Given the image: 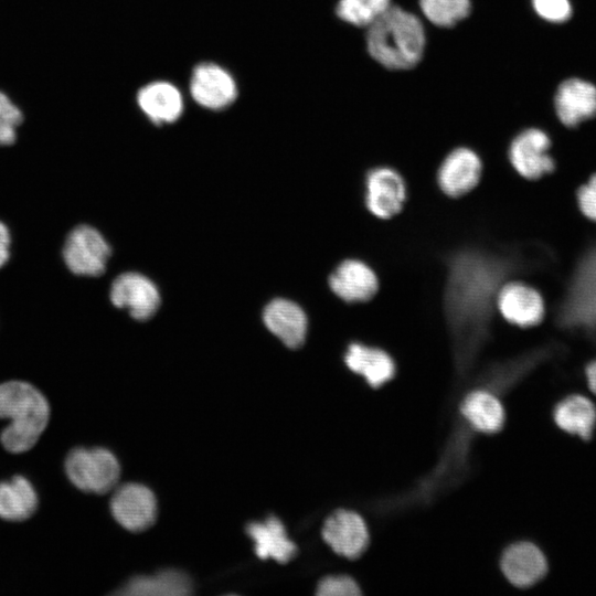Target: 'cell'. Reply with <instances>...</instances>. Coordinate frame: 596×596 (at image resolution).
<instances>
[{"label":"cell","mask_w":596,"mask_h":596,"mask_svg":"<svg viewBox=\"0 0 596 596\" xmlns=\"http://www.w3.org/2000/svg\"><path fill=\"white\" fill-rule=\"evenodd\" d=\"M0 419L10 424L0 433V444L10 454L31 450L39 441L51 419L46 396L24 380L0 383Z\"/></svg>","instance_id":"6da1fadb"},{"label":"cell","mask_w":596,"mask_h":596,"mask_svg":"<svg viewBox=\"0 0 596 596\" xmlns=\"http://www.w3.org/2000/svg\"><path fill=\"white\" fill-rule=\"evenodd\" d=\"M426 36L422 21L391 6L368 26L366 49L373 60L389 70H408L423 57Z\"/></svg>","instance_id":"7a4b0ae2"},{"label":"cell","mask_w":596,"mask_h":596,"mask_svg":"<svg viewBox=\"0 0 596 596\" xmlns=\"http://www.w3.org/2000/svg\"><path fill=\"white\" fill-rule=\"evenodd\" d=\"M557 321L566 329L596 331V244L576 265L561 301Z\"/></svg>","instance_id":"3957f363"},{"label":"cell","mask_w":596,"mask_h":596,"mask_svg":"<svg viewBox=\"0 0 596 596\" xmlns=\"http://www.w3.org/2000/svg\"><path fill=\"white\" fill-rule=\"evenodd\" d=\"M68 481L86 493L104 494L116 488L120 465L116 456L103 447H75L64 459Z\"/></svg>","instance_id":"277c9868"},{"label":"cell","mask_w":596,"mask_h":596,"mask_svg":"<svg viewBox=\"0 0 596 596\" xmlns=\"http://www.w3.org/2000/svg\"><path fill=\"white\" fill-rule=\"evenodd\" d=\"M111 249L103 234L94 226L78 224L66 234L62 259L66 269L79 277H98L106 270Z\"/></svg>","instance_id":"5b68a950"},{"label":"cell","mask_w":596,"mask_h":596,"mask_svg":"<svg viewBox=\"0 0 596 596\" xmlns=\"http://www.w3.org/2000/svg\"><path fill=\"white\" fill-rule=\"evenodd\" d=\"M109 509L116 522L132 532L149 528L157 517V501L153 492L137 482H128L115 488Z\"/></svg>","instance_id":"8992f818"},{"label":"cell","mask_w":596,"mask_h":596,"mask_svg":"<svg viewBox=\"0 0 596 596\" xmlns=\"http://www.w3.org/2000/svg\"><path fill=\"white\" fill-rule=\"evenodd\" d=\"M550 137L539 128H528L514 137L509 148V159L514 170L528 180L551 173L555 162L549 149Z\"/></svg>","instance_id":"52a82bcc"},{"label":"cell","mask_w":596,"mask_h":596,"mask_svg":"<svg viewBox=\"0 0 596 596\" xmlns=\"http://www.w3.org/2000/svg\"><path fill=\"white\" fill-rule=\"evenodd\" d=\"M189 89L198 105L211 110L228 107L238 94L232 75L214 63H201L193 68Z\"/></svg>","instance_id":"ba28073f"},{"label":"cell","mask_w":596,"mask_h":596,"mask_svg":"<svg viewBox=\"0 0 596 596\" xmlns=\"http://www.w3.org/2000/svg\"><path fill=\"white\" fill-rule=\"evenodd\" d=\"M406 201V184L392 168L372 169L365 178L364 202L368 211L382 220L397 215Z\"/></svg>","instance_id":"9c48e42d"},{"label":"cell","mask_w":596,"mask_h":596,"mask_svg":"<svg viewBox=\"0 0 596 596\" xmlns=\"http://www.w3.org/2000/svg\"><path fill=\"white\" fill-rule=\"evenodd\" d=\"M109 298L115 307L127 309L137 320L150 318L160 304L159 291L155 284L137 273L117 276L111 283Z\"/></svg>","instance_id":"30bf717a"},{"label":"cell","mask_w":596,"mask_h":596,"mask_svg":"<svg viewBox=\"0 0 596 596\" xmlns=\"http://www.w3.org/2000/svg\"><path fill=\"white\" fill-rule=\"evenodd\" d=\"M482 162L479 156L467 147L450 151L439 166L437 183L450 198H459L473 190L480 181Z\"/></svg>","instance_id":"8fae6325"},{"label":"cell","mask_w":596,"mask_h":596,"mask_svg":"<svg viewBox=\"0 0 596 596\" xmlns=\"http://www.w3.org/2000/svg\"><path fill=\"white\" fill-rule=\"evenodd\" d=\"M496 304L501 316L519 327L535 326L544 316V302L539 291L520 281H510L500 287Z\"/></svg>","instance_id":"7c38bea8"},{"label":"cell","mask_w":596,"mask_h":596,"mask_svg":"<svg viewBox=\"0 0 596 596\" xmlns=\"http://www.w3.org/2000/svg\"><path fill=\"white\" fill-rule=\"evenodd\" d=\"M322 538L337 554L348 558L361 555L369 543L365 522L349 510H338L326 520Z\"/></svg>","instance_id":"4fadbf2b"},{"label":"cell","mask_w":596,"mask_h":596,"mask_svg":"<svg viewBox=\"0 0 596 596\" xmlns=\"http://www.w3.org/2000/svg\"><path fill=\"white\" fill-rule=\"evenodd\" d=\"M554 106L564 126L576 127L596 116V86L582 78L565 79L556 89Z\"/></svg>","instance_id":"5bb4252c"},{"label":"cell","mask_w":596,"mask_h":596,"mask_svg":"<svg viewBox=\"0 0 596 596\" xmlns=\"http://www.w3.org/2000/svg\"><path fill=\"white\" fill-rule=\"evenodd\" d=\"M333 294L347 302H364L372 299L379 290L375 272L364 262L345 259L329 277Z\"/></svg>","instance_id":"9a60e30c"},{"label":"cell","mask_w":596,"mask_h":596,"mask_svg":"<svg viewBox=\"0 0 596 596\" xmlns=\"http://www.w3.org/2000/svg\"><path fill=\"white\" fill-rule=\"evenodd\" d=\"M505 577L518 587L538 583L546 573L547 564L541 550L532 543L521 542L509 546L501 558Z\"/></svg>","instance_id":"2e32d148"},{"label":"cell","mask_w":596,"mask_h":596,"mask_svg":"<svg viewBox=\"0 0 596 596\" xmlns=\"http://www.w3.org/2000/svg\"><path fill=\"white\" fill-rule=\"evenodd\" d=\"M264 322L288 348L300 347L307 334L308 320L305 311L286 299L270 301L264 310Z\"/></svg>","instance_id":"e0dca14e"},{"label":"cell","mask_w":596,"mask_h":596,"mask_svg":"<svg viewBox=\"0 0 596 596\" xmlns=\"http://www.w3.org/2000/svg\"><path fill=\"white\" fill-rule=\"evenodd\" d=\"M140 110L155 124H171L183 111L180 91L168 82H153L141 87L136 96Z\"/></svg>","instance_id":"ac0fdd59"},{"label":"cell","mask_w":596,"mask_h":596,"mask_svg":"<svg viewBox=\"0 0 596 596\" xmlns=\"http://www.w3.org/2000/svg\"><path fill=\"white\" fill-rule=\"evenodd\" d=\"M246 532L259 558H273L279 563H286L297 553L295 543L288 538L284 524L276 517L247 524Z\"/></svg>","instance_id":"d6986e66"},{"label":"cell","mask_w":596,"mask_h":596,"mask_svg":"<svg viewBox=\"0 0 596 596\" xmlns=\"http://www.w3.org/2000/svg\"><path fill=\"white\" fill-rule=\"evenodd\" d=\"M454 279L450 292V296L455 298L453 304H458L456 306H460L465 311H487L489 301L493 297L491 295L498 292L499 276L493 278L492 274L485 268L480 278L471 279L466 263L462 266L458 265Z\"/></svg>","instance_id":"ffe728a7"},{"label":"cell","mask_w":596,"mask_h":596,"mask_svg":"<svg viewBox=\"0 0 596 596\" xmlns=\"http://www.w3.org/2000/svg\"><path fill=\"white\" fill-rule=\"evenodd\" d=\"M344 362L373 387L383 385L395 374L394 361L385 351L362 343L354 342L348 347Z\"/></svg>","instance_id":"44dd1931"},{"label":"cell","mask_w":596,"mask_h":596,"mask_svg":"<svg viewBox=\"0 0 596 596\" xmlns=\"http://www.w3.org/2000/svg\"><path fill=\"white\" fill-rule=\"evenodd\" d=\"M39 497L32 482L21 475L0 481V519L23 522L36 511Z\"/></svg>","instance_id":"7402d4cb"},{"label":"cell","mask_w":596,"mask_h":596,"mask_svg":"<svg viewBox=\"0 0 596 596\" xmlns=\"http://www.w3.org/2000/svg\"><path fill=\"white\" fill-rule=\"evenodd\" d=\"M192 583L178 570H163L153 575L130 578L116 593L125 596H185L191 594Z\"/></svg>","instance_id":"603a6c76"},{"label":"cell","mask_w":596,"mask_h":596,"mask_svg":"<svg viewBox=\"0 0 596 596\" xmlns=\"http://www.w3.org/2000/svg\"><path fill=\"white\" fill-rule=\"evenodd\" d=\"M554 421L561 429L588 439L596 426V407L585 396L570 395L555 406Z\"/></svg>","instance_id":"cb8c5ba5"},{"label":"cell","mask_w":596,"mask_h":596,"mask_svg":"<svg viewBox=\"0 0 596 596\" xmlns=\"http://www.w3.org/2000/svg\"><path fill=\"white\" fill-rule=\"evenodd\" d=\"M461 413L471 426L482 433H496L504 422V412L499 400L485 391L469 394L462 405Z\"/></svg>","instance_id":"d4e9b609"},{"label":"cell","mask_w":596,"mask_h":596,"mask_svg":"<svg viewBox=\"0 0 596 596\" xmlns=\"http://www.w3.org/2000/svg\"><path fill=\"white\" fill-rule=\"evenodd\" d=\"M425 18L440 28H450L467 18L471 10L470 0H419Z\"/></svg>","instance_id":"484cf974"},{"label":"cell","mask_w":596,"mask_h":596,"mask_svg":"<svg viewBox=\"0 0 596 596\" xmlns=\"http://www.w3.org/2000/svg\"><path fill=\"white\" fill-rule=\"evenodd\" d=\"M391 6V0H339L336 13L351 25L368 28Z\"/></svg>","instance_id":"4316f807"},{"label":"cell","mask_w":596,"mask_h":596,"mask_svg":"<svg viewBox=\"0 0 596 596\" xmlns=\"http://www.w3.org/2000/svg\"><path fill=\"white\" fill-rule=\"evenodd\" d=\"M23 114L10 97L0 91V147L11 146L17 140V130Z\"/></svg>","instance_id":"83f0119b"},{"label":"cell","mask_w":596,"mask_h":596,"mask_svg":"<svg viewBox=\"0 0 596 596\" xmlns=\"http://www.w3.org/2000/svg\"><path fill=\"white\" fill-rule=\"evenodd\" d=\"M536 14L545 21L562 23L572 15V4L570 0H531Z\"/></svg>","instance_id":"f1b7e54d"},{"label":"cell","mask_w":596,"mask_h":596,"mask_svg":"<svg viewBox=\"0 0 596 596\" xmlns=\"http://www.w3.org/2000/svg\"><path fill=\"white\" fill-rule=\"evenodd\" d=\"M361 593L355 581L345 575H332L321 579L317 594L320 596H355Z\"/></svg>","instance_id":"f546056e"},{"label":"cell","mask_w":596,"mask_h":596,"mask_svg":"<svg viewBox=\"0 0 596 596\" xmlns=\"http://www.w3.org/2000/svg\"><path fill=\"white\" fill-rule=\"evenodd\" d=\"M577 202L583 214L596 222V174L578 189Z\"/></svg>","instance_id":"4dcf8cb0"},{"label":"cell","mask_w":596,"mask_h":596,"mask_svg":"<svg viewBox=\"0 0 596 596\" xmlns=\"http://www.w3.org/2000/svg\"><path fill=\"white\" fill-rule=\"evenodd\" d=\"M12 234L9 226L0 220V269L3 268L11 258Z\"/></svg>","instance_id":"1f68e13d"},{"label":"cell","mask_w":596,"mask_h":596,"mask_svg":"<svg viewBox=\"0 0 596 596\" xmlns=\"http://www.w3.org/2000/svg\"><path fill=\"white\" fill-rule=\"evenodd\" d=\"M585 374L590 391L596 394V360L586 366Z\"/></svg>","instance_id":"d6a6232c"}]
</instances>
